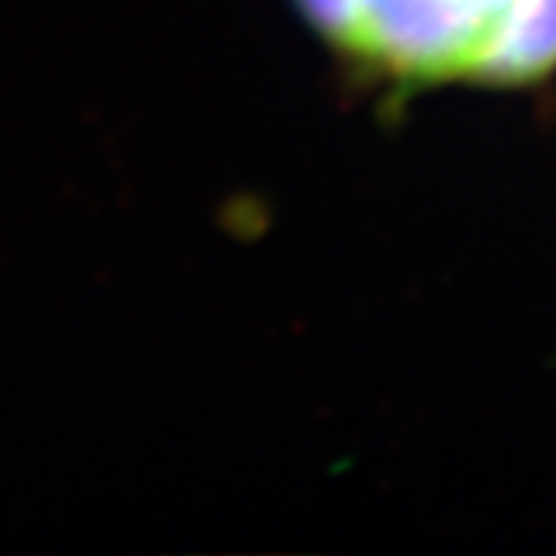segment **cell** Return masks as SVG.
<instances>
[{"instance_id": "cell-1", "label": "cell", "mask_w": 556, "mask_h": 556, "mask_svg": "<svg viewBox=\"0 0 556 556\" xmlns=\"http://www.w3.org/2000/svg\"><path fill=\"white\" fill-rule=\"evenodd\" d=\"M520 0H295L336 51L413 81H483Z\"/></svg>"}]
</instances>
